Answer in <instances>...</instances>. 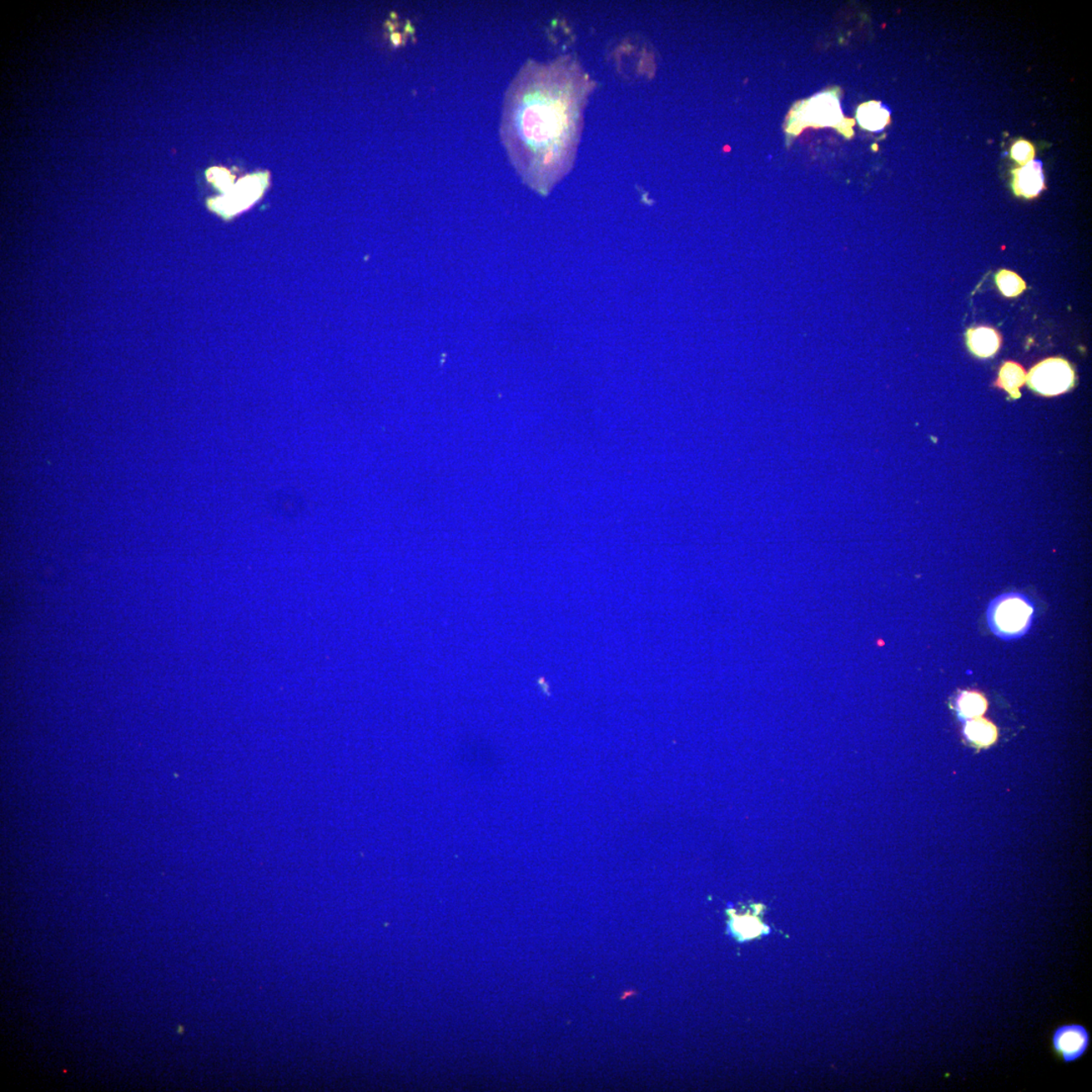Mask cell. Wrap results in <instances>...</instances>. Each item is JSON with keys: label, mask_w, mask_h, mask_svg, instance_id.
Returning a JSON list of instances; mask_svg holds the SVG:
<instances>
[{"label": "cell", "mask_w": 1092, "mask_h": 1092, "mask_svg": "<svg viewBox=\"0 0 1092 1092\" xmlns=\"http://www.w3.org/2000/svg\"><path fill=\"white\" fill-rule=\"evenodd\" d=\"M595 83L573 55L530 60L508 88L501 139L525 183L546 195L575 163Z\"/></svg>", "instance_id": "1"}, {"label": "cell", "mask_w": 1092, "mask_h": 1092, "mask_svg": "<svg viewBox=\"0 0 1092 1092\" xmlns=\"http://www.w3.org/2000/svg\"><path fill=\"white\" fill-rule=\"evenodd\" d=\"M1035 608L1020 593H1005L996 597L988 609L990 631L1004 641L1023 637L1033 623Z\"/></svg>", "instance_id": "2"}, {"label": "cell", "mask_w": 1092, "mask_h": 1092, "mask_svg": "<svg viewBox=\"0 0 1092 1092\" xmlns=\"http://www.w3.org/2000/svg\"><path fill=\"white\" fill-rule=\"evenodd\" d=\"M1074 380V370L1068 361L1055 357L1041 361L1026 375L1031 389L1047 397L1064 394L1073 386Z\"/></svg>", "instance_id": "3"}, {"label": "cell", "mask_w": 1092, "mask_h": 1092, "mask_svg": "<svg viewBox=\"0 0 1092 1092\" xmlns=\"http://www.w3.org/2000/svg\"><path fill=\"white\" fill-rule=\"evenodd\" d=\"M1090 1046L1091 1034L1084 1025L1067 1023L1052 1031L1051 1050L1063 1064H1073L1084 1058Z\"/></svg>", "instance_id": "4"}, {"label": "cell", "mask_w": 1092, "mask_h": 1092, "mask_svg": "<svg viewBox=\"0 0 1092 1092\" xmlns=\"http://www.w3.org/2000/svg\"><path fill=\"white\" fill-rule=\"evenodd\" d=\"M796 122L807 127L808 125L818 127H835L843 122V114L837 98L832 93L815 95L807 100L796 112Z\"/></svg>", "instance_id": "5"}, {"label": "cell", "mask_w": 1092, "mask_h": 1092, "mask_svg": "<svg viewBox=\"0 0 1092 1092\" xmlns=\"http://www.w3.org/2000/svg\"><path fill=\"white\" fill-rule=\"evenodd\" d=\"M1014 189L1015 194L1033 199L1038 196L1044 189V175L1038 161L1023 165V168L1014 171Z\"/></svg>", "instance_id": "6"}, {"label": "cell", "mask_w": 1092, "mask_h": 1092, "mask_svg": "<svg viewBox=\"0 0 1092 1092\" xmlns=\"http://www.w3.org/2000/svg\"><path fill=\"white\" fill-rule=\"evenodd\" d=\"M967 345L980 359L993 356L1000 349L1001 336L991 327L980 326L967 332Z\"/></svg>", "instance_id": "7"}, {"label": "cell", "mask_w": 1092, "mask_h": 1092, "mask_svg": "<svg viewBox=\"0 0 1092 1092\" xmlns=\"http://www.w3.org/2000/svg\"><path fill=\"white\" fill-rule=\"evenodd\" d=\"M964 734L969 742L979 748L993 746L999 738L998 728L993 722L983 717L967 721L964 727Z\"/></svg>", "instance_id": "8"}, {"label": "cell", "mask_w": 1092, "mask_h": 1092, "mask_svg": "<svg viewBox=\"0 0 1092 1092\" xmlns=\"http://www.w3.org/2000/svg\"><path fill=\"white\" fill-rule=\"evenodd\" d=\"M1026 381V374L1023 366L1014 361H1006L1000 367L999 379L995 386L1008 392L1013 399L1020 397V389Z\"/></svg>", "instance_id": "9"}, {"label": "cell", "mask_w": 1092, "mask_h": 1092, "mask_svg": "<svg viewBox=\"0 0 1092 1092\" xmlns=\"http://www.w3.org/2000/svg\"><path fill=\"white\" fill-rule=\"evenodd\" d=\"M890 114L880 103L870 102L860 105L857 118L859 124L866 130L879 132L889 122Z\"/></svg>", "instance_id": "10"}, {"label": "cell", "mask_w": 1092, "mask_h": 1092, "mask_svg": "<svg viewBox=\"0 0 1092 1092\" xmlns=\"http://www.w3.org/2000/svg\"><path fill=\"white\" fill-rule=\"evenodd\" d=\"M988 708V702L980 692L964 691L958 697L957 711L959 716L965 721L983 717Z\"/></svg>", "instance_id": "11"}, {"label": "cell", "mask_w": 1092, "mask_h": 1092, "mask_svg": "<svg viewBox=\"0 0 1092 1092\" xmlns=\"http://www.w3.org/2000/svg\"><path fill=\"white\" fill-rule=\"evenodd\" d=\"M995 280L1001 294L1008 298H1015L1025 290L1024 280L1013 271L1001 270L996 274Z\"/></svg>", "instance_id": "12"}, {"label": "cell", "mask_w": 1092, "mask_h": 1092, "mask_svg": "<svg viewBox=\"0 0 1092 1092\" xmlns=\"http://www.w3.org/2000/svg\"><path fill=\"white\" fill-rule=\"evenodd\" d=\"M1011 156H1013V158L1015 161H1018L1020 164L1025 165L1033 160V146L1029 142H1025V141H1020V142L1014 146L1013 150H1011Z\"/></svg>", "instance_id": "13"}]
</instances>
